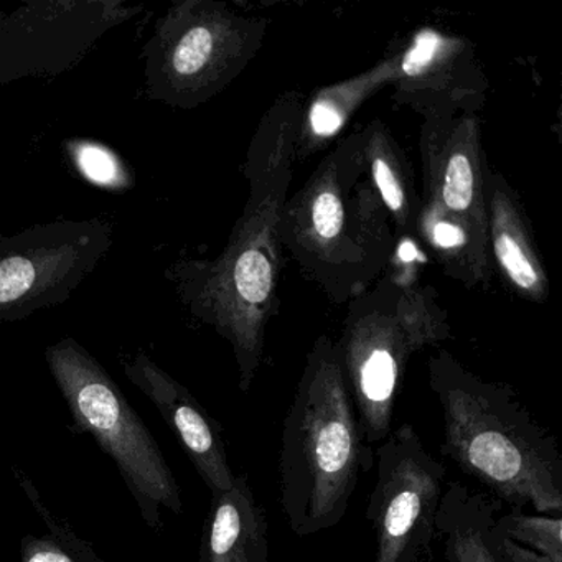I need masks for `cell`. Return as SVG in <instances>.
<instances>
[{"instance_id":"cell-21","label":"cell","mask_w":562,"mask_h":562,"mask_svg":"<svg viewBox=\"0 0 562 562\" xmlns=\"http://www.w3.org/2000/svg\"><path fill=\"white\" fill-rule=\"evenodd\" d=\"M12 473H14L15 479H18L21 488L24 490L29 502L34 506L35 512L44 519L45 526H47L48 531H50V538L54 539L75 562H104L103 559L98 555V552L94 551L93 544H90L87 539L80 538L77 531H74V528H71L65 519H61L57 513L52 512V509L45 505L37 486L34 485L31 476H29L24 470L19 469V467H12Z\"/></svg>"},{"instance_id":"cell-23","label":"cell","mask_w":562,"mask_h":562,"mask_svg":"<svg viewBox=\"0 0 562 562\" xmlns=\"http://www.w3.org/2000/svg\"><path fill=\"white\" fill-rule=\"evenodd\" d=\"M429 262V256L416 236H394V248L384 272L401 288L419 284L420 268Z\"/></svg>"},{"instance_id":"cell-9","label":"cell","mask_w":562,"mask_h":562,"mask_svg":"<svg viewBox=\"0 0 562 562\" xmlns=\"http://www.w3.org/2000/svg\"><path fill=\"white\" fill-rule=\"evenodd\" d=\"M373 465L367 519L374 535V562H434L446 467L411 424L378 443Z\"/></svg>"},{"instance_id":"cell-19","label":"cell","mask_w":562,"mask_h":562,"mask_svg":"<svg viewBox=\"0 0 562 562\" xmlns=\"http://www.w3.org/2000/svg\"><path fill=\"white\" fill-rule=\"evenodd\" d=\"M361 131L368 173L390 213L396 232L394 236H416L420 200L414 186L409 160L383 121L373 120Z\"/></svg>"},{"instance_id":"cell-25","label":"cell","mask_w":562,"mask_h":562,"mask_svg":"<svg viewBox=\"0 0 562 562\" xmlns=\"http://www.w3.org/2000/svg\"><path fill=\"white\" fill-rule=\"evenodd\" d=\"M499 548H502L506 562H552L551 559L544 558V555L538 554V552H532L529 549L522 548V546L515 544V542L509 541V539L502 535H499Z\"/></svg>"},{"instance_id":"cell-14","label":"cell","mask_w":562,"mask_h":562,"mask_svg":"<svg viewBox=\"0 0 562 562\" xmlns=\"http://www.w3.org/2000/svg\"><path fill=\"white\" fill-rule=\"evenodd\" d=\"M488 251L509 291L531 304L548 299L549 276L531 222L518 193L495 170L488 173Z\"/></svg>"},{"instance_id":"cell-1","label":"cell","mask_w":562,"mask_h":562,"mask_svg":"<svg viewBox=\"0 0 562 562\" xmlns=\"http://www.w3.org/2000/svg\"><path fill=\"white\" fill-rule=\"evenodd\" d=\"M304 101L281 94L256 130L246 154L248 202L216 258L177 259L166 271L182 307L228 341L248 391L265 357L266 328L278 314L281 220L294 176L295 136Z\"/></svg>"},{"instance_id":"cell-16","label":"cell","mask_w":562,"mask_h":562,"mask_svg":"<svg viewBox=\"0 0 562 562\" xmlns=\"http://www.w3.org/2000/svg\"><path fill=\"white\" fill-rule=\"evenodd\" d=\"M268 519L245 475L213 495L203 526L200 562H268Z\"/></svg>"},{"instance_id":"cell-20","label":"cell","mask_w":562,"mask_h":562,"mask_svg":"<svg viewBox=\"0 0 562 562\" xmlns=\"http://www.w3.org/2000/svg\"><path fill=\"white\" fill-rule=\"evenodd\" d=\"M496 529L515 544L538 552L552 562H562L561 516L528 515L518 509L499 513Z\"/></svg>"},{"instance_id":"cell-2","label":"cell","mask_w":562,"mask_h":562,"mask_svg":"<svg viewBox=\"0 0 562 562\" xmlns=\"http://www.w3.org/2000/svg\"><path fill=\"white\" fill-rule=\"evenodd\" d=\"M427 368L442 416V452L488 495L513 509L561 516L558 442L513 387L483 380L442 348Z\"/></svg>"},{"instance_id":"cell-11","label":"cell","mask_w":562,"mask_h":562,"mask_svg":"<svg viewBox=\"0 0 562 562\" xmlns=\"http://www.w3.org/2000/svg\"><path fill=\"white\" fill-rule=\"evenodd\" d=\"M423 162L420 203L462 220L488 236L490 166L476 111L424 117L419 136Z\"/></svg>"},{"instance_id":"cell-12","label":"cell","mask_w":562,"mask_h":562,"mask_svg":"<svg viewBox=\"0 0 562 562\" xmlns=\"http://www.w3.org/2000/svg\"><path fill=\"white\" fill-rule=\"evenodd\" d=\"M486 85L469 41L420 29L400 50L393 100L423 120L456 111L479 113Z\"/></svg>"},{"instance_id":"cell-10","label":"cell","mask_w":562,"mask_h":562,"mask_svg":"<svg viewBox=\"0 0 562 562\" xmlns=\"http://www.w3.org/2000/svg\"><path fill=\"white\" fill-rule=\"evenodd\" d=\"M143 11L124 0H24L0 11V87L74 70L108 32Z\"/></svg>"},{"instance_id":"cell-15","label":"cell","mask_w":562,"mask_h":562,"mask_svg":"<svg viewBox=\"0 0 562 562\" xmlns=\"http://www.w3.org/2000/svg\"><path fill=\"white\" fill-rule=\"evenodd\" d=\"M502 502L463 482H446L436 516V541L446 562H506L496 518Z\"/></svg>"},{"instance_id":"cell-8","label":"cell","mask_w":562,"mask_h":562,"mask_svg":"<svg viewBox=\"0 0 562 562\" xmlns=\"http://www.w3.org/2000/svg\"><path fill=\"white\" fill-rule=\"evenodd\" d=\"M108 220H55L0 235V324L65 304L106 258Z\"/></svg>"},{"instance_id":"cell-17","label":"cell","mask_w":562,"mask_h":562,"mask_svg":"<svg viewBox=\"0 0 562 562\" xmlns=\"http://www.w3.org/2000/svg\"><path fill=\"white\" fill-rule=\"evenodd\" d=\"M400 50L391 52L363 74L312 94L311 101L302 110L295 136V160L307 159L311 154L317 153L325 143L344 131L348 121L371 97L380 93L387 85H393Z\"/></svg>"},{"instance_id":"cell-5","label":"cell","mask_w":562,"mask_h":562,"mask_svg":"<svg viewBox=\"0 0 562 562\" xmlns=\"http://www.w3.org/2000/svg\"><path fill=\"white\" fill-rule=\"evenodd\" d=\"M450 337L449 312L430 285L401 288L383 272L348 302L335 344L368 446L383 442L393 430L394 406L411 358Z\"/></svg>"},{"instance_id":"cell-18","label":"cell","mask_w":562,"mask_h":562,"mask_svg":"<svg viewBox=\"0 0 562 562\" xmlns=\"http://www.w3.org/2000/svg\"><path fill=\"white\" fill-rule=\"evenodd\" d=\"M416 236L447 278L467 289L488 284L493 272L488 236L426 203L419 205Z\"/></svg>"},{"instance_id":"cell-6","label":"cell","mask_w":562,"mask_h":562,"mask_svg":"<svg viewBox=\"0 0 562 562\" xmlns=\"http://www.w3.org/2000/svg\"><path fill=\"white\" fill-rule=\"evenodd\" d=\"M48 370L71 413L70 429L90 434L116 463L144 522L162 528V513L183 509L179 483L149 427L131 406L103 364L75 338L45 350Z\"/></svg>"},{"instance_id":"cell-24","label":"cell","mask_w":562,"mask_h":562,"mask_svg":"<svg viewBox=\"0 0 562 562\" xmlns=\"http://www.w3.org/2000/svg\"><path fill=\"white\" fill-rule=\"evenodd\" d=\"M22 562H75L52 538L25 535L21 541Z\"/></svg>"},{"instance_id":"cell-13","label":"cell","mask_w":562,"mask_h":562,"mask_svg":"<svg viewBox=\"0 0 562 562\" xmlns=\"http://www.w3.org/2000/svg\"><path fill=\"white\" fill-rule=\"evenodd\" d=\"M121 364L127 380L149 397L176 434L212 495L232 488L235 473L229 467L222 426L206 413L199 400L144 351L126 355L121 358Z\"/></svg>"},{"instance_id":"cell-4","label":"cell","mask_w":562,"mask_h":562,"mask_svg":"<svg viewBox=\"0 0 562 562\" xmlns=\"http://www.w3.org/2000/svg\"><path fill=\"white\" fill-rule=\"evenodd\" d=\"M391 225L364 162L363 131H358L285 200L281 243L308 281L334 304H348L386 269L394 248Z\"/></svg>"},{"instance_id":"cell-7","label":"cell","mask_w":562,"mask_h":562,"mask_svg":"<svg viewBox=\"0 0 562 562\" xmlns=\"http://www.w3.org/2000/svg\"><path fill=\"white\" fill-rule=\"evenodd\" d=\"M266 29L225 2H173L144 47V93L176 110L209 103L259 54Z\"/></svg>"},{"instance_id":"cell-3","label":"cell","mask_w":562,"mask_h":562,"mask_svg":"<svg viewBox=\"0 0 562 562\" xmlns=\"http://www.w3.org/2000/svg\"><path fill=\"white\" fill-rule=\"evenodd\" d=\"M373 462L337 344L321 335L282 424L279 492L292 532L305 538L340 525L361 472L373 469Z\"/></svg>"},{"instance_id":"cell-22","label":"cell","mask_w":562,"mask_h":562,"mask_svg":"<svg viewBox=\"0 0 562 562\" xmlns=\"http://www.w3.org/2000/svg\"><path fill=\"white\" fill-rule=\"evenodd\" d=\"M71 157L91 183L111 189H121L126 183L127 176L120 157L101 144L78 143L71 147Z\"/></svg>"}]
</instances>
